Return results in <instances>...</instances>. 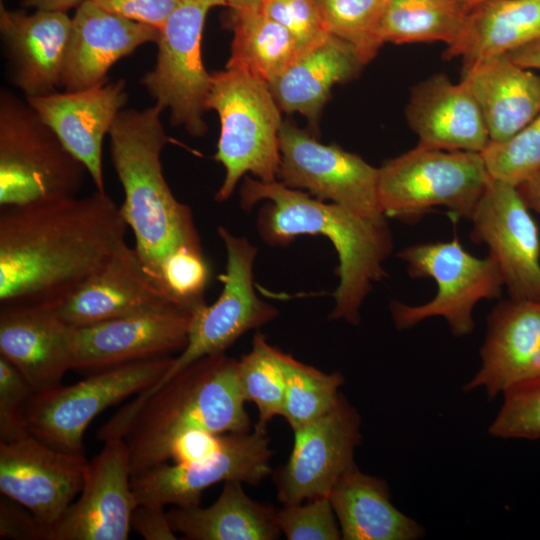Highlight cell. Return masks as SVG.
I'll return each mask as SVG.
<instances>
[{
    "label": "cell",
    "mask_w": 540,
    "mask_h": 540,
    "mask_svg": "<svg viewBox=\"0 0 540 540\" xmlns=\"http://www.w3.org/2000/svg\"><path fill=\"white\" fill-rule=\"evenodd\" d=\"M226 436L204 430L184 432L172 442L169 449V460H173L177 464L204 461L222 449Z\"/></svg>",
    "instance_id": "obj_43"
},
{
    "label": "cell",
    "mask_w": 540,
    "mask_h": 540,
    "mask_svg": "<svg viewBox=\"0 0 540 540\" xmlns=\"http://www.w3.org/2000/svg\"><path fill=\"white\" fill-rule=\"evenodd\" d=\"M514 63L528 68L540 70V38L506 54Z\"/></svg>",
    "instance_id": "obj_46"
},
{
    "label": "cell",
    "mask_w": 540,
    "mask_h": 540,
    "mask_svg": "<svg viewBox=\"0 0 540 540\" xmlns=\"http://www.w3.org/2000/svg\"><path fill=\"white\" fill-rule=\"evenodd\" d=\"M209 273L202 249L182 247L163 261L158 284L174 305L193 314L206 304Z\"/></svg>",
    "instance_id": "obj_37"
},
{
    "label": "cell",
    "mask_w": 540,
    "mask_h": 540,
    "mask_svg": "<svg viewBox=\"0 0 540 540\" xmlns=\"http://www.w3.org/2000/svg\"><path fill=\"white\" fill-rule=\"evenodd\" d=\"M266 430L227 434L225 444L214 456L189 464H167L131 475L137 504L175 506L200 505L202 492L226 481L259 483L271 472L272 451Z\"/></svg>",
    "instance_id": "obj_15"
},
{
    "label": "cell",
    "mask_w": 540,
    "mask_h": 540,
    "mask_svg": "<svg viewBox=\"0 0 540 540\" xmlns=\"http://www.w3.org/2000/svg\"><path fill=\"white\" fill-rule=\"evenodd\" d=\"M272 506L250 498L240 481H226L208 507L175 506L167 512L171 528L191 540H275L281 531Z\"/></svg>",
    "instance_id": "obj_29"
},
{
    "label": "cell",
    "mask_w": 540,
    "mask_h": 540,
    "mask_svg": "<svg viewBox=\"0 0 540 540\" xmlns=\"http://www.w3.org/2000/svg\"><path fill=\"white\" fill-rule=\"evenodd\" d=\"M238 376L245 401L254 402L259 419L255 428L266 430L275 416H282L285 383L276 348L256 333L251 350L238 360Z\"/></svg>",
    "instance_id": "obj_34"
},
{
    "label": "cell",
    "mask_w": 540,
    "mask_h": 540,
    "mask_svg": "<svg viewBox=\"0 0 540 540\" xmlns=\"http://www.w3.org/2000/svg\"><path fill=\"white\" fill-rule=\"evenodd\" d=\"M540 38V0H487L471 7L466 25L444 50L463 65L507 54Z\"/></svg>",
    "instance_id": "obj_30"
},
{
    "label": "cell",
    "mask_w": 540,
    "mask_h": 540,
    "mask_svg": "<svg viewBox=\"0 0 540 540\" xmlns=\"http://www.w3.org/2000/svg\"><path fill=\"white\" fill-rule=\"evenodd\" d=\"M378 169L384 216L405 222L419 220L435 207L469 219L491 179L481 153L419 145Z\"/></svg>",
    "instance_id": "obj_7"
},
{
    "label": "cell",
    "mask_w": 540,
    "mask_h": 540,
    "mask_svg": "<svg viewBox=\"0 0 540 540\" xmlns=\"http://www.w3.org/2000/svg\"><path fill=\"white\" fill-rule=\"evenodd\" d=\"M33 393L26 378L0 356V441H11L28 434L24 410Z\"/></svg>",
    "instance_id": "obj_41"
},
{
    "label": "cell",
    "mask_w": 540,
    "mask_h": 540,
    "mask_svg": "<svg viewBox=\"0 0 540 540\" xmlns=\"http://www.w3.org/2000/svg\"><path fill=\"white\" fill-rule=\"evenodd\" d=\"M101 8L128 19L153 26L165 24L179 0H92Z\"/></svg>",
    "instance_id": "obj_42"
},
{
    "label": "cell",
    "mask_w": 540,
    "mask_h": 540,
    "mask_svg": "<svg viewBox=\"0 0 540 540\" xmlns=\"http://www.w3.org/2000/svg\"><path fill=\"white\" fill-rule=\"evenodd\" d=\"M173 357L149 358L92 372L72 385L34 392L24 410L29 434L58 450L84 453L83 435L106 408L156 384Z\"/></svg>",
    "instance_id": "obj_9"
},
{
    "label": "cell",
    "mask_w": 540,
    "mask_h": 540,
    "mask_svg": "<svg viewBox=\"0 0 540 540\" xmlns=\"http://www.w3.org/2000/svg\"><path fill=\"white\" fill-rule=\"evenodd\" d=\"M66 12L36 10L26 14L0 5V35L11 80L26 98L57 92L70 37Z\"/></svg>",
    "instance_id": "obj_22"
},
{
    "label": "cell",
    "mask_w": 540,
    "mask_h": 540,
    "mask_svg": "<svg viewBox=\"0 0 540 540\" xmlns=\"http://www.w3.org/2000/svg\"><path fill=\"white\" fill-rule=\"evenodd\" d=\"M517 187L491 178L471 217L470 239L485 244L509 298L540 301V236Z\"/></svg>",
    "instance_id": "obj_13"
},
{
    "label": "cell",
    "mask_w": 540,
    "mask_h": 540,
    "mask_svg": "<svg viewBox=\"0 0 540 540\" xmlns=\"http://www.w3.org/2000/svg\"><path fill=\"white\" fill-rule=\"evenodd\" d=\"M131 529L146 540H175L174 530L169 523L164 506L159 504H138L131 516Z\"/></svg>",
    "instance_id": "obj_45"
},
{
    "label": "cell",
    "mask_w": 540,
    "mask_h": 540,
    "mask_svg": "<svg viewBox=\"0 0 540 540\" xmlns=\"http://www.w3.org/2000/svg\"><path fill=\"white\" fill-rule=\"evenodd\" d=\"M75 330L52 308L1 306L0 356L26 378L34 392L54 388L74 369Z\"/></svg>",
    "instance_id": "obj_21"
},
{
    "label": "cell",
    "mask_w": 540,
    "mask_h": 540,
    "mask_svg": "<svg viewBox=\"0 0 540 540\" xmlns=\"http://www.w3.org/2000/svg\"><path fill=\"white\" fill-rule=\"evenodd\" d=\"M87 174L27 101L1 89V208L76 196Z\"/></svg>",
    "instance_id": "obj_6"
},
{
    "label": "cell",
    "mask_w": 540,
    "mask_h": 540,
    "mask_svg": "<svg viewBox=\"0 0 540 540\" xmlns=\"http://www.w3.org/2000/svg\"><path fill=\"white\" fill-rule=\"evenodd\" d=\"M260 11L287 29L301 52L330 34L317 0H267Z\"/></svg>",
    "instance_id": "obj_40"
},
{
    "label": "cell",
    "mask_w": 540,
    "mask_h": 540,
    "mask_svg": "<svg viewBox=\"0 0 540 540\" xmlns=\"http://www.w3.org/2000/svg\"><path fill=\"white\" fill-rule=\"evenodd\" d=\"M267 0H225L233 11L260 10Z\"/></svg>",
    "instance_id": "obj_49"
},
{
    "label": "cell",
    "mask_w": 540,
    "mask_h": 540,
    "mask_svg": "<svg viewBox=\"0 0 540 540\" xmlns=\"http://www.w3.org/2000/svg\"><path fill=\"white\" fill-rule=\"evenodd\" d=\"M225 0H179L159 30L156 63L141 80L170 122L194 137L207 132L203 113L211 87V74L203 64L201 39L209 11Z\"/></svg>",
    "instance_id": "obj_10"
},
{
    "label": "cell",
    "mask_w": 540,
    "mask_h": 540,
    "mask_svg": "<svg viewBox=\"0 0 540 540\" xmlns=\"http://www.w3.org/2000/svg\"><path fill=\"white\" fill-rule=\"evenodd\" d=\"M226 250L225 272L218 299L192 314L187 344L163 377L137 396L153 393L193 362L224 353L245 332L261 327L278 315L277 309L259 299L254 291L253 264L256 248L244 237L233 235L223 226L217 229Z\"/></svg>",
    "instance_id": "obj_11"
},
{
    "label": "cell",
    "mask_w": 540,
    "mask_h": 540,
    "mask_svg": "<svg viewBox=\"0 0 540 540\" xmlns=\"http://www.w3.org/2000/svg\"><path fill=\"white\" fill-rule=\"evenodd\" d=\"M489 433L503 439L540 438V380L504 394V403Z\"/></svg>",
    "instance_id": "obj_39"
},
{
    "label": "cell",
    "mask_w": 540,
    "mask_h": 540,
    "mask_svg": "<svg viewBox=\"0 0 540 540\" xmlns=\"http://www.w3.org/2000/svg\"><path fill=\"white\" fill-rule=\"evenodd\" d=\"M84 0H22L26 7L36 10L67 12L71 8H77Z\"/></svg>",
    "instance_id": "obj_48"
},
{
    "label": "cell",
    "mask_w": 540,
    "mask_h": 540,
    "mask_svg": "<svg viewBox=\"0 0 540 540\" xmlns=\"http://www.w3.org/2000/svg\"><path fill=\"white\" fill-rule=\"evenodd\" d=\"M238 376V360L224 353L201 358L156 391L136 396L97 432L100 441L121 438L131 475L169 460L172 442L190 430L250 432Z\"/></svg>",
    "instance_id": "obj_2"
},
{
    "label": "cell",
    "mask_w": 540,
    "mask_h": 540,
    "mask_svg": "<svg viewBox=\"0 0 540 540\" xmlns=\"http://www.w3.org/2000/svg\"><path fill=\"white\" fill-rule=\"evenodd\" d=\"M285 383L282 416L292 430L328 413L338 403L344 383L340 373H324L276 348Z\"/></svg>",
    "instance_id": "obj_33"
},
{
    "label": "cell",
    "mask_w": 540,
    "mask_h": 540,
    "mask_svg": "<svg viewBox=\"0 0 540 540\" xmlns=\"http://www.w3.org/2000/svg\"><path fill=\"white\" fill-rule=\"evenodd\" d=\"M461 81L474 96L490 142H502L540 113V76L506 54L463 65Z\"/></svg>",
    "instance_id": "obj_26"
},
{
    "label": "cell",
    "mask_w": 540,
    "mask_h": 540,
    "mask_svg": "<svg viewBox=\"0 0 540 540\" xmlns=\"http://www.w3.org/2000/svg\"><path fill=\"white\" fill-rule=\"evenodd\" d=\"M328 497L344 540H415L424 534L392 504L386 482L357 466L337 481Z\"/></svg>",
    "instance_id": "obj_28"
},
{
    "label": "cell",
    "mask_w": 540,
    "mask_h": 540,
    "mask_svg": "<svg viewBox=\"0 0 540 540\" xmlns=\"http://www.w3.org/2000/svg\"><path fill=\"white\" fill-rule=\"evenodd\" d=\"M206 108L217 112L220 136L214 159L225 168L215 195L228 199L247 172L260 181H276L280 166V107L264 81L237 69L211 74Z\"/></svg>",
    "instance_id": "obj_5"
},
{
    "label": "cell",
    "mask_w": 540,
    "mask_h": 540,
    "mask_svg": "<svg viewBox=\"0 0 540 540\" xmlns=\"http://www.w3.org/2000/svg\"><path fill=\"white\" fill-rule=\"evenodd\" d=\"M128 225L106 191L4 207L0 304L55 308L125 242Z\"/></svg>",
    "instance_id": "obj_1"
},
{
    "label": "cell",
    "mask_w": 540,
    "mask_h": 540,
    "mask_svg": "<svg viewBox=\"0 0 540 540\" xmlns=\"http://www.w3.org/2000/svg\"><path fill=\"white\" fill-rule=\"evenodd\" d=\"M170 304L174 305L136 248L124 242L101 269L52 309L68 324L83 327Z\"/></svg>",
    "instance_id": "obj_23"
},
{
    "label": "cell",
    "mask_w": 540,
    "mask_h": 540,
    "mask_svg": "<svg viewBox=\"0 0 540 540\" xmlns=\"http://www.w3.org/2000/svg\"><path fill=\"white\" fill-rule=\"evenodd\" d=\"M233 31L226 68L244 71L268 85L301 52L289 31L260 10L234 11Z\"/></svg>",
    "instance_id": "obj_31"
},
{
    "label": "cell",
    "mask_w": 540,
    "mask_h": 540,
    "mask_svg": "<svg viewBox=\"0 0 540 540\" xmlns=\"http://www.w3.org/2000/svg\"><path fill=\"white\" fill-rule=\"evenodd\" d=\"M192 313L176 306L76 327L74 369L98 371L129 362L171 356L187 344Z\"/></svg>",
    "instance_id": "obj_18"
},
{
    "label": "cell",
    "mask_w": 540,
    "mask_h": 540,
    "mask_svg": "<svg viewBox=\"0 0 540 540\" xmlns=\"http://www.w3.org/2000/svg\"><path fill=\"white\" fill-rule=\"evenodd\" d=\"M516 187L527 207L540 216V170Z\"/></svg>",
    "instance_id": "obj_47"
},
{
    "label": "cell",
    "mask_w": 540,
    "mask_h": 540,
    "mask_svg": "<svg viewBox=\"0 0 540 540\" xmlns=\"http://www.w3.org/2000/svg\"><path fill=\"white\" fill-rule=\"evenodd\" d=\"M84 453L53 448L31 434L0 441V492L44 524L58 519L84 485Z\"/></svg>",
    "instance_id": "obj_17"
},
{
    "label": "cell",
    "mask_w": 540,
    "mask_h": 540,
    "mask_svg": "<svg viewBox=\"0 0 540 540\" xmlns=\"http://www.w3.org/2000/svg\"><path fill=\"white\" fill-rule=\"evenodd\" d=\"M327 31L354 47L364 64L384 44L381 24L388 0H317Z\"/></svg>",
    "instance_id": "obj_35"
},
{
    "label": "cell",
    "mask_w": 540,
    "mask_h": 540,
    "mask_svg": "<svg viewBox=\"0 0 540 540\" xmlns=\"http://www.w3.org/2000/svg\"><path fill=\"white\" fill-rule=\"evenodd\" d=\"M397 257L406 263L411 278H432L437 285L436 294L426 303H390L391 316L399 330L410 329L428 318L442 317L455 337H464L474 330L475 305L484 299L501 297L504 284L495 261L489 255H472L456 235L450 241L412 244Z\"/></svg>",
    "instance_id": "obj_8"
},
{
    "label": "cell",
    "mask_w": 540,
    "mask_h": 540,
    "mask_svg": "<svg viewBox=\"0 0 540 540\" xmlns=\"http://www.w3.org/2000/svg\"><path fill=\"white\" fill-rule=\"evenodd\" d=\"M360 426L357 410L341 394L328 413L293 430L291 454L274 476L278 500L291 505L328 496L337 481L356 466Z\"/></svg>",
    "instance_id": "obj_14"
},
{
    "label": "cell",
    "mask_w": 540,
    "mask_h": 540,
    "mask_svg": "<svg viewBox=\"0 0 540 540\" xmlns=\"http://www.w3.org/2000/svg\"><path fill=\"white\" fill-rule=\"evenodd\" d=\"M41 523L22 505L2 495L0 537L12 540H39Z\"/></svg>",
    "instance_id": "obj_44"
},
{
    "label": "cell",
    "mask_w": 540,
    "mask_h": 540,
    "mask_svg": "<svg viewBox=\"0 0 540 540\" xmlns=\"http://www.w3.org/2000/svg\"><path fill=\"white\" fill-rule=\"evenodd\" d=\"M406 119L419 146L482 153L490 143L482 112L470 90L443 73L413 86Z\"/></svg>",
    "instance_id": "obj_25"
},
{
    "label": "cell",
    "mask_w": 540,
    "mask_h": 540,
    "mask_svg": "<svg viewBox=\"0 0 540 540\" xmlns=\"http://www.w3.org/2000/svg\"><path fill=\"white\" fill-rule=\"evenodd\" d=\"M281 183L308 190L364 218L383 221L378 196L379 169L336 144L325 145L290 123L279 132Z\"/></svg>",
    "instance_id": "obj_12"
},
{
    "label": "cell",
    "mask_w": 540,
    "mask_h": 540,
    "mask_svg": "<svg viewBox=\"0 0 540 540\" xmlns=\"http://www.w3.org/2000/svg\"><path fill=\"white\" fill-rule=\"evenodd\" d=\"M127 100L124 79L107 80L77 91L26 98L64 146L85 165L99 191H105L103 139Z\"/></svg>",
    "instance_id": "obj_20"
},
{
    "label": "cell",
    "mask_w": 540,
    "mask_h": 540,
    "mask_svg": "<svg viewBox=\"0 0 540 540\" xmlns=\"http://www.w3.org/2000/svg\"><path fill=\"white\" fill-rule=\"evenodd\" d=\"M470 9L466 0H388L382 40L394 44L441 41L448 46L461 35Z\"/></svg>",
    "instance_id": "obj_32"
},
{
    "label": "cell",
    "mask_w": 540,
    "mask_h": 540,
    "mask_svg": "<svg viewBox=\"0 0 540 540\" xmlns=\"http://www.w3.org/2000/svg\"><path fill=\"white\" fill-rule=\"evenodd\" d=\"M466 1L468 3L469 7L471 8V7L477 5V4L481 3V2L487 1V0H466Z\"/></svg>",
    "instance_id": "obj_50"
},
{
    "label": "cell",
    "mask_w": 540,
    "mask_h": 540,
    "mask_svg": "<svg viewBox=\"0 0 540 540\" xmlns=\"http://www.w3.org/2000/svg\"><path fill=\"white\" fill-rule=\"evenodd\" d=\"M261 200L270 202L258 222L268 243L285 245L304 234L322 235L332 243L339 259V284L330 318L358 325L360 308L373 283L386 276L383 263L393 250L386 220L364 218L281 182L246 178L241 188L242 207L248 209Z\"/></svg>",
    "instance_id": "obj_3"
},
{
    "label": "cell",
    "mask_w": 540,
    "mask_h": 540,
    "mask_svg": "<svg viewBox=\"0 0 540 540\" xmlns=\"http://www.w3.org/2000/svg\"><path fill=\"white\" fill-rule=\"evenodd\" d=\"M364 65L353 46L328 34L300 52L268 86L281 110L299 112L314 124L331 88L356 76Z\"/></svg>",
    "instance_id": "obj_27"
},
{
    "label": "cell",
    "mask_w": 540,
    "mask_h": 540,
    "mask_svg": "<svg viewBox=\"0 0 540 540\" xmlns=\"http://www.w3.org/2000/svg\"><path fill=\"white\" fill-rule=\"evenodd\" d=\"M493 179L517 186L540 170V113L515 135L481 153Z\"/></svg>",
    "instance_id": "obj_36"
},
{
    "label": "cell",
    "mask_w": 540,
    "mask_h": 540,
    "mask_svg": "<svg viewBox=\"0 0 540 540\" xmlns=\"http://www.w3.org/2000/svg\"><path fill=\"white\" fill-rule=\"evenodd\" d=\"M158 37L159 29L84 0L72 18L61 87L77 91L107 81L117 61Z\"/></svg>",
    "instance_id": "obj_24"
},
{
    "label": "cell",
    "mask_w": 540,
    "mask_h": 540,
    "mask_svg": "<svg viewBox=\"0 0 540 540\" xmlns=\"http://www.w3.org/2000/svg\"><path fill=\"white\" fill-rule=\"evenodd\" d=\"M481 367L464 387L490 398L540 380V301L508 298L487 316Z\"/></svg>",
    "instance_id": "obj_19"
},
{
    "label": "cell",
    "mask_w": 540,
    "mask_h": 540,
    "mask_svg": "<svg viewBox=\"0 0 540 540\" xmlns=\"http://www.w3.org/2000/svg\"><path fill=\"white\" fill-rule=\"evenodd\" d=\"M162 111L156 104L123 109L109 132L111 158L124 192L120 209L134 233L138 255L157 284L161 265L171 253L182 247L201 249L190 208L175 198L163 174L161 153L169 138Z\"/></svg>",
    "instance_id": "obj_4"
},
{
    "label": "cell",
    "mask_w": 540,
    "mask_h": 540,
    "mask_svg": "<svg viewBox=\"0 0 540 540\" xmlns=\"http://www.w3.org/2000/svg\"><path fill=\"white\" fill-rule=\"evenodd\" d=\"M284 505L276 512V524L288 540H339L341 530L328 496Z\"/></svg>",
    "instance_id": "obj_38"
},
{
    "label": "cell",
    "mask_w": 540,
    "mask_h": 540,
    "mask_svg": "<svg viewBox=\"0 0 540 540\" xmlns=\"http://www.w3.org/2000/svg\"><path fill=\"white\" fill-rule=\"evenodd\" d=\"M137 505L127 445L121 438L107 440L89 462L78 499L58 519L41 524L40 540H126Z\"/></svg>",
    "instance_id": "obj_16"
}]
</instances>
